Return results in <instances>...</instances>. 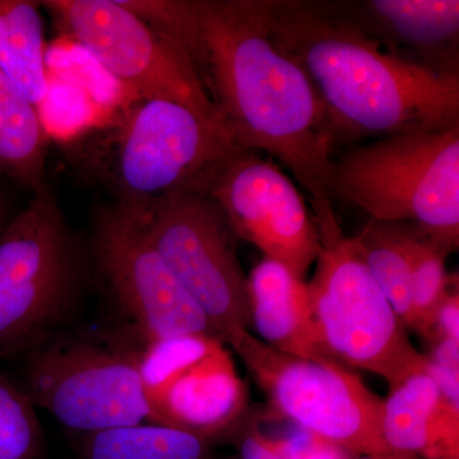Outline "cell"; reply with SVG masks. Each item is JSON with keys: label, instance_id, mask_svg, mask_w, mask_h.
<instances>
[{"label": "cell", "instance_id": "obj_1", "mask_svg": "<svg viewBox=\"0 0 459 459\" xmlns=\"http://www.w3.org/2000/svg\"><path fill=\"white\" fill-rule=\"evenodd\" d=\"M122 4L183 48L235 143L289 169L316 220L336 214L328 175L341 137L309 77L274 40L268 0Z\"/></svg>", "mask_w": 459, "mask_h": 459}, {"label": "cell", "instance_id": "obj_2", "mask_svg": "<svg viewBox=\"0 0 459 459\" xmlns=\"http://www.w3.org/2000/svg\"><path fill=\"white\" fill-rule=\"evenodd\" d=\"M268 18L274 40L309 77L340 137L459 126V74L386 44L346 3L268 0Z\"/></svg>", "mask_w": 459, "mask_h": 459}, {"label": "cell", "instance_id": "obj_3", "mask_svg": "<svg viewBox=\"0 0 459 459\" xmlns=\"http://www.w3.org/2000/svg\"><path fill=\"white\" fill-rule=\"evenodd\" d=\"M332 198L373 221L410 223L448 247L459 244V126L385 135L334 155Z\"/></svg>", "mask_w": 459, "mask_h": 459}, {"label": "cell", "instance_id": "obj_4", "mask_svg": "<svg viewBox=\"0 0 459 459\" xmlns=\"http://www.w3.org/2000/svg\"><path fill=\"white\" fill-rule=\"evenodd\" d=\"M83 281L80 244L47 184L0 234V361L59 333Z\"/></svg>", "mask_w": 459, "mask_h": 459}, {"label": "cell", "instance_id": "obj_5", "mask_svg": "<svg viewBox=\"0 0 459 459\" xmlns=\"http://www.w3.org/2000/svg\"><path fill=\"white\" fill-rule=\"evenodd\" d=\"M241 148L216 120L175 102L137 99L100 148L96 170L115 205L141 210L178 193L205 195Z\"/></svg>", "mask_w": 459, "mask_h": 459}, {"label": "cell", "instance_id": "obj_6", "mask_svg": "<svg viewBox=\"0 0 459 459\" xmlns=\"http://www.w3.org/2000/svg\"><path fill=\"white\" fill-rule=\"evenodd\" d=\"M143 341L122 334H62L23 356V389L63 427L92 434L156 424L141 374Z\"/></svg>", "mask_w": 459, "mask_h": 459}, {"label": "cell", "instance_id": "obj_7", "mask_svg": "<svg viewBox=\"0 0 459 459\" xmlns=\"http://www.w3.org/2000/svg\"><path fill=\"white\" fill-rule=\"evenodd\" d=\"M318 223L320 252L307 283L323 346L349 368L369 371L388 385L427 365L394 307L371 277L355 237L337 217Z\"/></svg>", "mask_w": 459, "mask_h": 459}, {"label": "cell", "instance_id": "obj_8", "mask_svg": "<svg viewBox=\"0 0 459 459\" xmlns=\"http://www.w3.org/2000/svg\"><path fill=\"white\" fill-rule=\"evenodd\" d=\"M228 344L281 418L355 455L391 452L380 431L383 400L351 368L277 351L250 331Z\"/></svg>", "mask_w": 459, "mask_h": 459}, {"label": "cell", "instance_id": "obj_9", "mask_svg": "<svg viewBox=\"0 0 459 459\" xmlns=\"http://www.w3.org/2000/svg\"><path fill=\"white\" fill-rule=\"evenodd\" d=\"M128 211L137 214L162 262L223 343L250 331L247 277L238 258L237 237L212 199L178 193Z\"/></svg>", "mask_w": 459, "mask_h": 459}, {"label": "cell", "instance_id": "obj_10", "mask_svg": "<svg viewBox=\"0 0 459 459\" xmlns=\"http://www.w3.org/2000/svg\"><path fill=\"white\" fill-rule=\"evenodd\" d=\"M40 4L138 99L175 102L220 123L183 48L119 0H47Z\"/></svg>", "mask_w": 459, "mask_h": 459}, {"label": "cell", "instance_id": "obj_11", "mask_svg": "<svg viewBox=\"0 0 459 459\" xmlns=\"http://www.w3.org/2000/svg\"><path fill=\"white\" fill-rule=\"evenodd\" d=\"M92 255L115 303L143 342L189 334L221 341L166 267L137 214L115 204L105 208L93 230Z\"/></svg>", "mask_w": 459, "mask_h": 459}, {"label": "cell", "instance_id": "obj_12", "mask_svg": "<svg viewBox=\"0 0 459 459\" xmlns=\"http://www.w3.org/2000/svg\"><path fill=\"white\" fill-rule=\"evenodd\" d=\"M205 195L219 205L235 237L305 279L320 252L316 216L273 160L241 148L214 174Z\"/></svg>", "mask_w": 459, "mask_h": 459}, {"label": "cell", "instance_id": "obj_13", "mask_svg": "<svg viewBox=\"0 0 459 459\" xmlns=\"http://www.w3.org/2000/svg\"><path fill=\"white\" fill-rule=\"evenodd\" d=\"M156 424L213 443L230 437L247 410L246 383L225 344L147 395Z\"/></svg>", "mask_w": 459, "mask_h": 459}, {"label": "cell", "instance_id": "obj_14", "mask_svg": "<svg viewBox=\"0 0 459 459\" xmlns=\"http://www.w3.org/2000/svg\"><path fill=\"white\" fill-rule=\"evenodd\" d=\"M346 5L361 25L407 56L459 74L458 0H369Z\"/></svg>", "mask_w": 459, "mask_h": 459}, {"label": "cell", "instance_id": "obj_15", "mask_svg": "<svg viewBox=\"0 0 459 459\" xmlns=\"http://www.w3.org/2000/svg\"><path fill=\"white\" fill-rule=\"evenodd\" d=\"M247 294L250 328L262 342L298 358L334 359L320 340L307 283L285 264L263 258L247 276Z\"/></svg>", "mask_w": 459, "mask_h": 459}, {"label": "cell", "instance_id": "obj_16", "mask_svg": "<svg viewBox=\"0 0 459 459\" xmlns=\"http://www.w3.org/2000/svg\"><path fill=\"white\" fill-rule=\"evenodd\" d=\"M380 431L386 448L397 455L459 459V411L444 402L427 365L389 386Z\"/></svg>", "mask_w": 459, "mask_h": 459}, {"label": "cell", "instance_id": "obj_17", "mask_svg": "<svg viewBox=\"0 0 459 459\" xmlns=\"http://www.w3.org/2000/svg\"><path fill=\"white\" fill-rule=\"evenodd\" d=\"M41 111L0 71V172L33 193L47 186Z\"/></svg>", "mask_w": 459, "mask_h": 459}, {"label": "cell", "instance_id": "obj_18", "mask_svg": "<svg viewBox=\"0 0 459 459\" xmlns=\"http://www.w3.org/2000/svg\"><path fill=\"white\" fill-rule=\"evenodd\" d=\"M40 3L0 0V71L40 110L49 92Z\"/></svg>", "mask_w": 459, "mask_h": 459}, {"label": "cell", "instance_id": "obj_19", "mask_svg": "<svg viewBox=\"0 0 459 459\" xmlns=\"http://www.w3.org/2000/svg\"><path fill=\"white\" fill-rule=\"evenodd\" d=\"M77 459H216L212 443L157 424L83 435Z\"/></svg>", "mask_w": 459, "mask_h": 459}, {"label": "cell", "instance_id": "obj_20", "mask_svg": "<svg viewBox=\"0 0 459 459\" xmlns=\"http://www.w3.org/2000/svg\"><path fill=\"white\" fill-rule=\"evenodd\" d=\"M409 223L370 220L356 243L371 277L406 329H415L409 250Z\"/></svg>", "mask_w": 459, "mask_h": 459}, {"label": "cell", "instance_id": "obj_21", "mask_svg": "<svg viewBox=\"0 0 459 459\" xmlns=\"http://www.w3.org/2000/svg\"><path fill=\"white\" fill-rule=\"evenodd\" d=\"M410 225V223H409ZM411 287H412L415 329L429 341L435 312L446 294L452 274L446 273L448 247L429 237L416 226H409Z\"/></svg>", "mask_w": 459, "mask_h": 459}, {"label": "cell", "instance_id": "obj_22", "mask_svg": "<svg viewBox=\"0 0 459 459\" xmlns=\"http://www.w3.org/2000/svg\"><path fill=\"white\" fill-rule=\"evenodd\" d=\"M44 431L25 389L0 373V459H41Z\"/></svg>", "mask_w": 459, "mask_h": 459}, {"label": "cell", "instance_id": "obj_23", "mask_svg": "<svg viewBox=\"0 0 459 459\" xmlns=\"http://www.w3.org/2000/svg\"><path fill=\"white\" fill-rule=\"evenodd\" d=\"M274 448L285 459H353L355 455L327 439L295 427L285 437H271Z\"/></svg>", "mask_w": 459, "mask_h": 459}, {"label": "cell", "instance_id": "obj_24", "mask_svg": "<svg viewBox=\"0 0 459 459\" xmlns=\"http://www.w3.org/2000/svg\"><path fill=\"white\" fill-rule=\"evenodd\" d=\"M439 338H448L459 342L458 274H452L446 294L435 312L433 329L428 342L431 343Z\"/></svg>", "mask_w": 459, "mask_h": 459}, {"label": "cell", "instance_id": "obj_25", "mask_svg": "<svg viewBox=\"0 0 459 459\" xmlns=\"http://www.w3.org/2000/svg\"><path fill=\"white\" fill-rule=\"evenodd\" d=\"M230 437H234L240 459H285L274 448L271 437L261 433L252 421L246 419Z\"/></svg>", "mask_w": 459, "mask_h": 459}, {"label": "cell", "instance_id": "obj_26", "mask_svg": "<svg viewBox=\"0 0 459 459\" xmlns=\"http://www.w3.org/2000/svg\"><path fill=\"white\" fill-rule=\"evenodd\" d=\"M353 459H416V458L409 457V455H397V453H394V452H388V453H380V455H356V457Z\"/></svg>", "mask_w": 459, "mask_h": 459}, {"label": "cell", "instance_id": "obj_27", "mask_svg": "<svg viewBox=\"0 0 459 459\" xmlns=\"http://www.w3.org/2000/svg\"><path fill=\"white\" fill-rule=\"evenodd\" d=\"M9 221H11V219L8 216L7 204H5L4 199L0 197V234H2L3 230H4Z\"/></svg>", "mask_w": 459, "mask_h": 459}]
</instances>
